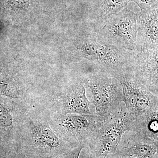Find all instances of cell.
Returning <instances> with one entry per match:
<instances>
[{"instance_id": "cell-3", "label": "cell", "mask_w": 158, "mask_h": 158, "mask_svg": "<svg viewBox=\"0 0 158 158\" xmlns=\"http://www.w3.org/2000/svg\"><path fill=\"white\" fill-rule=\"evenodd\" d=\"M85 87L90 88L93 96L95 114L105 120L117 112L123 102L121 84L115 77L94 70L80 78Z\"/></svg>"}, {"instance_id": "cell-11", "label": "cell", "mask_w": 158, "mask_h": 158, "mask_svg": "<svg viewBox=\"0 0 158 158\" xmlns=\"http://www.w3.org/2000/svg\"><path fill=\"white\" fill-rule=\"evenodd\" d=\"M124 134V141L116 152L120 155L129 158H152L158 152L156 143L148 137L131 131Z\"/></svg>"}, {"instance_id": "cell-4", "label": "cell", "mask_w": 158, "mask_h": 158, "mask_svg": "<svg viewBox=\"0 0 158 158\" xmlns=\"http://www.w3.org/2000/svg\"><path fill=\"white\" fill-rule=\"evenodd\" d=\"M135 118L121 105L119 110L103 120L88 145L95 158H106L117 151L123 135L132 131Z\"/></svg>"}, {"instance_id": "cell-6", "label": "cell", "mask_w": 158, "mask_h": 158, "mask_svg": "<svg viewBox=\"0 0 158 158\" xmlns=\"http://www.w3.org/2000/svg\"><path fill=\"white\" fill-rule=\"evenodd\" d=\"M41 106L51 115L63 116L70 113L92 114L91 102L86 96V89L80 78L43 98Z\"/></svg>"}, {"instance_id": "cell-8", "label": "cell", "mask_w": 158, "mask_h": 158, "mask_svg": "<svg viewBox=\"0 0 158 158\" xmlns=\"http://www.w3.org/2000/svg\"><path fill=\"white\" fill-rule=\"evenodd\" d=\"M114 77L121 84L125 107L135 119L157 103V98L141 85L130 69L118 73Z\"/></svg>"}, {"instance_id": "cell-5", "label": "cell", "mask_w": 158, "mask_h": 158, "mask_svg": "<svg viewBox=\"0 0 158 158\" xmlns=\"http://www.w3.org/2000/svg\"><path fill=\"white\" fill-rule=\"evenodd\" d=\"M138 14L125 8L103 20L98 31L110 44L125 49L137 51Z\"/></svg>"}, {"instance_id": "cell-13", "label": "cell", "mask_w": 158, "mask_h": 158, "mask_svg": "<svg viewBox=\"0 0 158 158\" xmlns=\"http://www.w3.org/2000/svg\"><path fill=\"white\" fill-rule=\"evenodd\" d=\"M141 9V11L158 9V0H133Z\"/></svg>"}, {"instance_id": "cell-10", "label": "cell", "mask_w": 158, "mask_h": 158, "mask_svg": "<svg viewBox=\"0 0 158 158\" xmlns=\"http://www.w3.org/2000/svg\"><path fill=\"white\" fill-rule=\"evenodd\" d=\"M137 44V51L158 48V9L138 14Z\"/></svg>"}, {"instance_id": "cell-14", "label": "cell", "mask_w": 158, "mask_h": 158, "mask_svg": "<svg viewBox=\"0 0 158 158\" xmlns=\"http://www.w3.org/2000/svg\"><path fill=\"white\" fill-rule=\"evenodd\" d=\"M106 158H129L127 157L123 156L118 154L117 153H115L112 154L108 156Z\"/></svg>"}, {"instance_id": "cell-2", "label": "cell", "mask_w": 158, "mask_h": 158, "mask_svg": "<svg viewBox=\"0 0 158 158\" xmlns=\"http://www.w3.org/2000/svg\"><path fill=\"white\" fill-rule=\"evenodd\" d=\"M17 136L24 144L40 153L60 149L70 144L63 139L53 124L49 113L40 106H31Z\"/></svg>"}, {"instance_id": "cell-1", "label": "cell", "mask_w": 158, "mask_h": 158, "mask_svg": "<svg viewBox=\"0 0 158 158\" xmlns=\"http://www.w3.org/2000/svg\"><path fill=\"white\" fill-rule=\"evenodd\" d=\"M75 52L80 58L87 59L100 71L114 76L129 69L132 51L110 44L97 32L74 44Z\"/></svg>"}, {"instance_id": "cell-9", "label": "cell", "mask_w": 158, "mask_h": 158, "mask_svg": "<svg viewBox=\"0 0 158 158\" xmlns=\"http://www.w3.org/2000/svg\"><path fill=\"white\" fill-rule=\"evenodd\" d=\"M130 69L141 85L158 98V48L133 51Z\"/></svg>"}, {"instance_id": "cell-12", "label": "cell", "mask_w": 158, "mask_h": 158, "mask_svg": "<svg viewBox=\"0 0 158 158\" xmlns=\"http://www.w3.org/2000/svg\"><path fill=\"white\" fill-rule=\"evenodd\" d=\"M133 0H103L98 9V19L103 20L124 8Z\"/></svg>"}, {"instance_id": "cell-7", "label": "cell", "mask_w": 158, "mask_h": 158, "mask_svg": "<svg viewBox=\"0 0 158 158\" xmlns=\"http://www.w3.org/2000/svg\"><path fill=\"white\" fill-rule=\"evenodd\" d=\"M50 115L53 124L63 139L75 147L88 145L103 121L94 114Z\"/></svg>"}, {"instance_id": "cell-15", "label": "cell", "mask_w": 158, "mask_h": 158, "mask_svg": "<svg viewBox=\"0 0 158 158\" xmlns=\"http://www.w3.org/2000/svg\"><path fill=\"white\" fill-rule=\"evenodd\" d=\"M152 158H158V151Z\"/></svg>"}]
</instances>
